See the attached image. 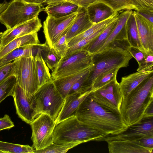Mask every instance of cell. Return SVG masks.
Instances as JSON below:
<instances>
[{"label": "cell", "mask_w": 153, "mask_h": 153, "mask_svg": "<svg viewBox=\"0 0 153 153\" xmlns=\"http://www.w3.org/2000/svg\"><path fill=\"white\" fill-rule=\"evenodd\" d=\"M91 92L76 111L75 116L78 120L106 136L117 134L126 131L128 127L120 115L108 110L97 102Z\"/></svg>", "instance_id": "6da1fadb"}, {"label": "cell", "mask_w": 153, "mask_h": 153, "mask_svg": "<svg viewBox=\"0 0 153 153\" xmlns=\"http://www.w3.org/2000/svg\"><path fill=\"white\" fill-rule=\"evenodd\" d=\"M153 102V74L145 79L122 99L120 111L128 127L139 122Z\"/></svg>", "instance_id": "7a4b0ae2"}, {"label": "cell", "mask_w": 153, "mask_h": 153, "mask_svg": "<svg viewBox=\"0 0 153 153\" xmlns=\"http://www.w3.org/2000/svg\"><path fill=\"white\" fill-rule=\"evenodd\" d=\"M132 58L126 49L114 46L92 54L93 65L84 83L82 93L91 91L92 84L99 75L113 68L127 67Z\"/></svg>", "instance_id": "3957f363"}, {"label": "cell", "mask_w": 153, "mask_h": 153, "mask_svg": "<svg viewBox=\"0 0 153 153\" xmlns=\"http://www.w3.org/2000/svg\"><path fill=\"white\" fill-rule=\"evenodd\" d=\"M106 135L82 123L73 116L56 124L53 132V143H66L72 142L82 143L96 141Z\"/></svg>", "instance_id": "277c9868"}, {"label": "cell", "mask_w": 153, "mask_h": 153, "mask_svg": "<svg viewBox=\"0 0 153 153\" xmlns=\"http://www.w3.org/2000/svg\"><path fill=\"white\" fill-rule=\"evenodd\" d=\"M30 100L32 107L38 115L46 114L56 123L65 98L57 90L52 79L40 87Z\"/></svg>", "instance_id": "5b68a950"}, {"label": "cell", "mask_w": 153, "mask_h": 153, "mask_svg": "<svg viewBox=\"0 0 153 153\" xmlns=\"http://www.w3.org/2000/svg\"><path fill=\"white\" fill-rule=\"evenodd\" d=\"M43 11V5L27 4L21 0H12L0 14V22L8 29L38 16Z\"/></svg>", "instance_id": "8992f818"}, {"label": "cell", "mask_w": 153, "mask_h": 153, "mask_svg": "<svg viewBox=\"0 0 153 153\" xmlns=\"http://www.w3.org/2000/svg\"><path fill=\"white\" fill-rule=\"evenodd\" d=\"M17 83L30 99L39 88L34 57H21L15 59Z\"/></svg>", "instance_id": "52a82bcc"}, {"label": "cell", "mask_w": 153, "mask_h": 153, "mask_svg": "<svg viewBox=\"0 0 153 153\" xmlns=\"http://www.w3.org/2000/svg\"><path fill=\"white\" fill-rule=\"evenodd\" d=\"M92 54L80 50L65 56L60 60L52 71L53 79L72 75L87 69L93 65Z\"/></svg>", "instance_id": "ba28073f"}, {"label": "cell", "mask_w": 153, "mask_h": 153, "mask_svg": "<svg viewBox=\"0 0 153 153\" xmlns=\"http://www.w3.org/2000/svg\"><path fill=\"white\" fill-rule=\"evenodd\" d=\"M30 125L32 147L35 150L45 149L53 143V132L56 123L50 116L41 113Z\"/></svg>", "instance_id": "9c48e42d"}, {"label": "cell", "mask_w": 153, "mask_h": 153, "mask_svg": "<svg viewBox=\"0 0 153 153\" xmlns=\"http://www.w3.org/2000/svg\"><path fill=\"white\" fill-rule=\"evenodd\" d=\"M90 93L97 102L108 110L120 114L122 101L119 83L116 79Z\"/></svg>", "instance_id": "30bf717a"}, {"label": "cell", "mask_w": 153, "mask_h": 153, "mask_svg": "<svg viewBox=\"0 0 153 153\" xmlns=\"http://www.w3.org/2000/svg\"><path fill=\"white\" fill-rule=\"evenodd\" d=\"M77 12L59 18L47 16L43 23L46 42L52 49L56 43L66 34L75 19Z\"/></svg>", "instance_id": "8fae6325"}, {"label": "cell", "mask_w": 153, "mask_h": 153, "mask_svg": "<svg viewBox=\"0 0 153 153\" xmlns=\"http://www.w3.org/2000/svg\"><path fill=\"white\" fill-rule=\"evenodd\" d=\"M146 136H153V117H144L138 123L128 127L124 131L117 134L107 135L96 141L140 140Z\"/></svg>", "instance_id": "7c38bea8"}, {"label": "cell", "mask_w": 153, "mask_h": 153, "mask_svg": "<svg viewBox=\"0 0 153 153\" xmlns=\"http://www.w3.org/2000/svg\"><path fill=\"white\" fill-rule=\"evenodd\" d=\"M42 26L38 16L0 33L1 46H4L13 39L25 35L37 32Z\"/></svg>", "instance_id": "4fadbf2b"}, {"label": "cell", "mask_w": 153, "mask_h": 153, "mask_svg": "<svg viewBox=\"0 0 153 153\" xmlns=\"http://www.w3.org/2000/svg\"><path fill=\"white\" fill-rule=\"evenodd\" d=\"M12 96L16 114L23 121L30 124L38 116L32 107L30 99L26 97L23 90L17 83Z\"/></svg>", "instance_id": "5bb4252c"}, {"label": "cell", "mask_w": 153, "mask_h": 153, "mask_svg": "<svg viewBox=\"0 0 153 153\" xmlns=\"http://www.w3.org/2000/svg\"><path fill=\"white\" fill-rule=\"evenodd\" d=\"M140 140H108L110 153H152L153 149L143 146Z\"/></svg>", "instance_id": "9a60e30c"}, {"label": "cell", "mask_w": 153, "mask_h": 153, "mask_svg": "<svg viewBox=\"0 0 153 153\" xmlns=\"http://www.w3.org/2000/svg\"><path fill=\"white\" fill-rule=\"evenodd\" d=\"M134 16L143 48L147 53H153V23L134 10Z\"/></svg>", "instance_id": "2e32d148"}, {"label": "cell", "mask_w": 153, "mask_h": 153, "mask_svg": "<svg viewBox=\"0 0 153 153\" xmlns=\"http://www.w3.org/2000/svg\"><path fill=\"white\" fill-rule=\"evenodd\" d=\"M117 24L105 42L98 51L108 47L115 42L127 41L126 24L133 12L132 10H126L120 11Z\"/></svg>", "instance_id": "e0dca14e"}, {"label": "cell", "mask_w": 153, "mask_h": 153, "mask_svg": "<svg viewBox=\"0 0 153 153\" xmlns=\"http://www.w3.org/2000/svg\"><path fill=\"white\" fill-rule=\"evenodd\" d=\"M91 91H88L84 93L76 92L68 94L65 98L63 104L56 122V124L75 115L79 105Z\"/></svg>", "instance_id": "ac0fdd59"}, {"label": "cell", "mask_w": 153, "mask_h": 153, "mask_svg": "<svg viewBox=\"0 0 153 153\" xmlns=\"http://www.w3.org/2000/svg\"><path fill=\"white\" fill-rule=\"evenodd\" d=\"M93 25L90 21L86 9L80 7L73 23L66 34L68 42L73 38L83 33Z\"/></svg>", "instance_id": "d6986e66"}, {"label": "cell", "mask_w": 153, "mask_h": 153, "mask_svg": "<svg viewBox=\"0 0 153 153\" xmlns=\"http://www.w3.org/2000/svg\"><path fill=\"white\" fill-rule=\"evenodd\" d=\"M153 74V71H138L122 77L119 83L122 99L145 79Z\"/></svg>", "instance_id": "ffe728a7"}, {"label": "cell", "mask_w": 153, "mask_h": 153, "mask_svg": "<svg viewBox=\"0 0 153 153\" xmlns=\"http://www.w3.org/2000/svg\"><path fill=\"white\" fill-rule=\"evenodd\" d=\"M80 7L71 2L64 1L48 4L43 7V11L47 13L48 16L59 18L77 12Z\"/></svg>", "instance_id": "44dd1931"}, {"label": "cell", "mask_w": 153, "mask_h": 153, "mask_svg": "<svg viewBox=\"0 0 153 153\" xmlns=\"http://www.w3.org/2000/svg\"><path fill=\"white\" fill-rule=\"evenodd\" d=\"M42 45H28L15 49L0 59V66L19 57H35L41 51Z\"/></svg>", "instance_id": "7402d4cb"}, {"label": "cell", "mask_w": 153, "mask_h": 153, "mask_svg": "<svg viewBox=\"0 0 153 153\" xmlns=\"http://www.w3.org/2000/svg\"><path fill=\"white\" fill-rule=\"evenodd\" d=\"M86 9L89 19L93 25L107 19L116 12L99 1L91 4Z\"/></svg>", "instance_id": "603a6c76"}, {"label": "cell", "mask_w": 153, "mask_h": 153, "mask_svg": "<svg viewBox=\"0 0 153 153\" xmlns=\"http://www.w3.org/2000/svg\"><path fill=\"white\" fill-rule=\"evenodd\" d=\"M126 50L137 61L138 71H153V53H147L143 49L127 45Z\"/></svg>", "instance_id": "cb8c5ba5"}, {"label": "cell", "mask_w": 153, "mask_h": 153, "mask_svg": "<svg viewBox=\"0 0 153 153\" xmlns=\"http://www.w3.org/2000/svg\"><path fill=\"white\" fill-rule=\"evenodd\" d=\"M40 44L37 32L17 38L8 44L2 47L0 52V59L12 50L22 46Z\"/></svg>", "instance_id": "d4e9b609"}, {"label": "cell", "mask_w": 153, "mask_h": 153, "mask_svg": "<svg viewBox=\"0 0 153 153\" xmlns=\"http://www.w3.org/2000/svg\"><path fill=\"white\" fill-rule=\"evenodd\" d=\"M92 65L76 74L57 79H53L56 89L63 97L65 98L68 94L74 83L88 72Z\"/></svg>", "instance_id": "484cf974"}, {"label": "cell", "mask_w": 153, "mask_h": 153, "mask_svg": "<svg viewBox=\"0 0 153 153\" xmlns=\"http://www.w3.org/2000/svg\"><path fill=\"white\" fill-rule=\"evenodd\" d=\"M117 18L106 27L96 38L82 50L86 51L91 54L99 51L116 26Z\"/></svg>", "instance_id": "4316f807"}, {"label": "cell", "mask_w": 153, "mask_h": 153, "mask_svg": "<svg viewBox=\"0 0 153 153\" xmlns=\"http://www.w3.org/2000/svg\"><path fill=\"white\" fill-rule=\"evenodd\" d=\"M119 12H116L107 19L98 23L93 25L91 27L82 33L72 39L68 43L69 48L78 42L92 34L96 31L105 27L117 19Z\"/></svg>", "instance_id": "83f0119b"}, {"label": "cell", "mask_w": 153, "mask_h": 153, "mask_svg": "<svg viewBox=\"0 0 153 153\" xmlns=\"http://www.w3.org/2000/svg\"><path fill=\"white\" fill-rule=\"evenodd\" d=\"M126 34L127 41L129 46L144 50L140 40L136 20L133 12L126 22Z\"/></svg>", "instance_id": "f1b7e54d"}, {"label": "cell", "mask_w": 153, "mask_h": 153, "mask_svg": "<svg viewBox=\"0 0 153 153\" xmlns=\"http://www.w3.org/2000/svg\"><path fill=\"white\" fill-rule=\"evenodd\" d=\"M39 88L52 79L49 68L43 59L41 51L34 57Z\"/></svg>", "instance_id": "f546056e"}, {"label": "cell", "mask_w": 153, "mask_h": 153, "mask_svg": "<svg viewBox=\"0 0 153 153\" xmlns=\"http://www.w3.org/2000/svg\"><path fill=\"white\" fill-rule=\"evenodd\" d=\"M41 55L48 67L53 71L60 59L46 42L41 46Z\"/></svg>", "instance_id": "4dcf8cb0"}, {"label": "cell", "mask_w": 153, "mask_h": 153, "mask_svg": "<svg viewBox=\"0 0 153 153\" xmlns=\"http://www.w3.org/2000/svg\"><path fill=\"white\" fill-rule=\"evenodd\" d=\"M119 69V68H113L99 75L92 84L91 91H94L116 79L117 73Z\"/></svg>", "instance_id": "1f68e13d"}, {"label": "cell", "mask_w": 153, "mask_h": 153, "mask_svg": "<svg viewBox=\"0 0 153 153\" xmlns=\"http://www.w3.org/2000/svg\"><path fill=\"white\" fill-rule=\"evenodd\" d=\"M0 150L3 153H34V149L28 145L15 144L0 141Z\"/></svg>", "instance_id": "d6a6232c"}, {"label": "cell", "mask_w": 153, "mask_h": 153, "mask_svg": "<svg viewBox=\"0 0 153 153\" xmlns=\"http://www.w3.org/2000/svg\"><path fill=\"white\" fill-rule=\"evenodd\" d=\"M82 143L81 142H72L64 144H57L53 143L45 149L37 150L34 149V153H65L70 149Z\"/></svg>", "instance_id": "836d02e7"}, {"label": "cell", "mask_w": 153, "mask_h": 153, "mask_svg": "<svg viewBox=\"0 0 153 153\" xmlns=\"http://www.w3.org/2000/svg\"><path fill=\"white\" fill-rule=\"evenodd\" d=\"M16 84V77L13 75L0 84V103L7 97L12 96Z\"/></svg>", "instance_id": "e575fe53"}, {"label": "cell", "mask_w": 153, "mask_h": 153, "mask_svg": "<svg viewBox=\"0 0 153 153\" xmlns=\"http://www.w3.org/2000/svg\"><path fill=\"white\" fill-rule=\"evenodd\" d=\"M111 8L115 12L126 10H135L136 8L129 0H98Z\"/></svg>", "instance_id": "d590c367"}, {"label": "cell", "mask_w": 153, "mask_h": 153, "mask_svg": "<svg viewBox=\"0 0 153 153\" xmlns=\"http://www.w3.org/2000/svg\"><path fill=\"white\" fill-rule=\"evenodd\" d=\"M105 27L100 29L90 36L83 39L75 45L69 48L65 56L70 54L76 51L82 50L85 46L96 38Z\"/></svg>", "instance_id": "8d00e7d4"}, {"label": "cell", "mask_w": 153, "mask_h": 153, "mask_svg": "<svg viewBox=\"0 0 153 153\" xmlns=\"http://www.w3.org/2000/svg\"><path fill=\"white\" fill-rule=\"evenodd\" d=\"M69 47L66 40V34L61 38L54 45L53 50L60 59L63 58L66 55Z\"/></svg>", "instance_id": "74e56055"}, {"label": "cell", "mask_w": 153, "mask_h": 153, "mask_svg": "<svg viewBox=\"0 0 153 153\" xmlns=\"http://www.w3.org/2000/svg\"><path fill=\"white\" fill-rule=\"evenodd\" d=\"M16 61L0 66V84L11 76L14 75Z\"/></svg>", "instance_id": "f35d334b"}, {"label": "cell", "mask_w": 153, "mask_h": 153, "mask_svg": "<svg viewBox=\"0 0 153 153\" xmlns=\"http://www.w3.org/2000/svg\"><path fill=\"white\" fill-rule=\"evenodd\" d=\"M136 8V10L141 12L153 10V0H129Z\"/></svg>", "instance_id": "ab89813d"}, {"label": "cell", "mask_w": 153, "mask_h": 153, "mask_svg": "<svg viewBox=\"0 0 153 153\" xmlns=\"http://www.w3.org/2000/svg\"><path fill=\"white\" fill-rule=\"evenodd\" d=\"M91 69L74 83L71 89L68 94L76 92L82 93V87L85 81L88 77Z\"/></svg>", "instance_id": "60d3db41"}, {"label": "cell", "mask_w": 153, "mask_h": 153, "mask_svg": "<svg viewBox=\"0 0 153 153\" xmlns=\"http://www.w3.org/2000/svg\"><path fill=\"white\" fill-rule=\"evenodd\" d=\"M14 126L13 123L7 114L0 118V131L4 129H9Z\"/></svg>", "instance_id": "b9f144b4"}, {"label": "cell", "mask_w": 153, "mask_h": 153, "mask_svg": "<svg viewBox=\"0 0 153 153\" xmlns=\"http://www.w3.org/2000/svg\"><path fill=\"white\" fill-rule=\"evenodd\" d=\"M79 6L86 9L91 4L99 1L98 0H66Z\"/></svg>", "instance_id": "7bdbcfd3"}, {"label": "cell", "mask_w": 153, "mask_h": 153, "mask_svg": "<svg viewBox=\"0 0 153 153\" xmlns=\"http://www.w3.org/2000/svg\"><path fill=\"white\" fill-rule=\"evenodd\" d=\"M139 140L143 146L153 149V136H145Z\"/></svg>", "instance_id": "ee69618b"}, {"label": "cell", "mask_w": 153, "mask_h": 153, "mask_svg": "<svg viewBox=\"0 0 153 153\" xmlns=\"http://www.w3.org/2000/svg\"><path fill=\"white\" fill-rule=\"evenodd\" d=\"M138 12L145 19L153 23V10Z\"/></svg>", "instance_id": "f6af8a7d"}, {"label": "cell", "mask_w": 153, "mask_h": 153, "mask_svg": "<svg viewBox=\"0 0 153 153\" xmlns=\"http://www.w3.org/2000/svg\"><path fill=\"white\" fill-rule=\"evenodd\" d=\"M25 2L30 4L43 5V2L45 0H21Z\"/></svg>", "instance_id": "bcb514c9"}, {"label": "cell", "mask_w": 153, "mask_h": 153, "mask_svg": "<svg viewBox=\"0 0 153 153\" xmlns=\"http://www.w3.org/2000/svg\"><path fill=\"white\" fill-rule=\"evenodd\" d=\"M9 3L5 2L0 4V14L7 8Z\"/></svg>", "instance_id": "7dc6e473"}, {"label": "cell", "mask_w": 153, "mask_h": 153, "mask_svg": "<svg viewBox=\"0 0 153 153\" xmlns=\"http://www.w3.org/2000/svg\"><path fill=\"white\" fill-rule=\"evenodd\" d=\"M66 0H45L43 2V4L48 5Z\"/></svg>", "instance_id": "c3c4849f"}, {"label": "cell", "mask_w": 153, "mask_h": 153, "mask_svg": "<svg viewBox=\"0 0 153 153\" xmlns=\"http://www.w3.org/2000/svg\"><path fill=\"white\" fill-rule=\"evenodd\" d=\"M1 40H0V52L1 49Z\"/></svg>", "instance_id": "681fc988"}, {"label": "cell", "mask_w": 153, "mask_h": 153, "mask_svg": "<svg viewBox=\"0 0 153 153\" xmlns=\"http://www.w3.org/2000/svg\"><path fill=\"white\" fill-rule=\"evenodd\" d=\"M0 153H3V152L0 150Z\"/></svg>", "instance_id": "f907efd6"}]
</instances>
